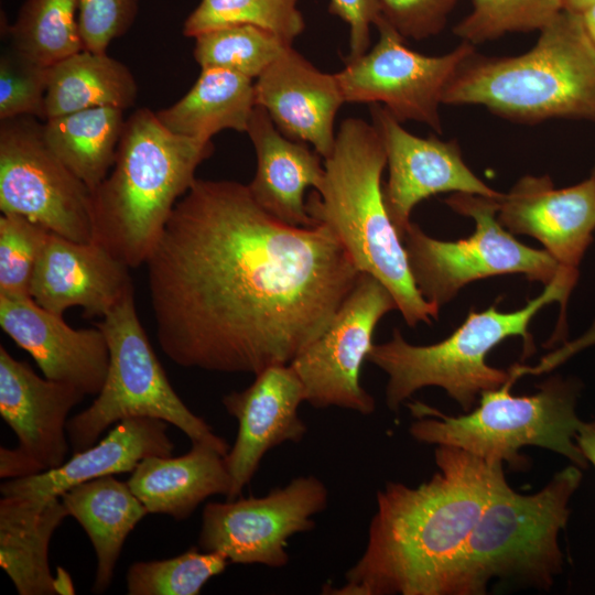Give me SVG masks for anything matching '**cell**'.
<instances>
[{
	"label": "cell",
	"mask_w": 595,
	"mask_h": 595,
	"mask_svg": "<svg viewBox=\"0 0 595 595\" xmlns=\"http://www.w3.org/2000/svg\"><path fill=\"white\" fill-rule=\"evenodd\" d=\"M158 343L176 365L257 375L328 326L360 271L324 224L266 212L248 185L196 178L145 262Z\"/></svg>",
	"instance_id": "1"
},
{
	"label": "cell",
	"mask_w": 595,
	"mask_h": 595,
	"mask_svg": "<svg viewBox=\"0 0 595 595\" xmlns=\"http://www.w3.org/2000/svg\"><path fill=\"white\" fill-rule=\"evenodd\" d=\"M437 472L377 493L365 551L331 595H444L448 576L486 504L506 480L504 464L437 445Z\"/></svg>",
	"instance_id": "2"
},
{
	"label": "cell",
	"mask_w": 595,
	"mask_h": 595,
	"mask_svg": "<svg viewBox=\"0 0 595 595\" xmlns=\"http://www.w3.org/2000/svg\"><path fill=\"white\" fill-rule=\"evenodd\" d=\"M386 166L385 145L372 122L346 118L324 159L323 181L307 196L306 210L315 225L336 234L360 272L389 290L408 326L431 324L440 309L419 292L387 212L381 183Z\"/></svg>",
	"instance_id": "3"
},
{
	"label": "cell",
	"mask_w": 595,
	"mask_h": 595,
	"mask_svg": "<svg viewBox=\"0 0 595 595\" xmlns=\"http://www.w3.org/2000/svg\"><path fill=\"white\" fill-rule=\"evenodd\" d=\"M212 140L170 131L156 112L140 108L126 119L116 161L91 192L93 241L129 268L145 264Z\"/></svg>",
	"instance_id": "4"
},
{
	"label": "cell",
	"mask_w": 595,
	"mask_h": 595,
	"mask_svg": "<svg viewBox=\"0 0 595 595\" xmlns=\"http://www.w3.org/2000/svg\"><path fill=\"white\" fill-rule=\"evenodd\" d=\"M442 102L480 105L523 123L551 118L595 122V45L581 14L562 10L523 54L473 52L458 66Z\"/></svg>",
	"instance_id": "5"
},
{
	"label": "cell",
	"mask_w": 595,
	"mask_h": 595,
	"mask_svg": "<svg viewBox=\"0 0 595 595\" xmlns=\"http://www.w3.org/2000/svg\"><path fill=\"white\" fill-rule=\"evenodd\" d=\"M582 477L571 464L530 495L501 483L456 559L444 595L485 594L493 578L548 589L563 569L559 534Z\"/></svg>",
	"instance_id": "6"
},
{
	"label": "cell",
	"mask_w": 595,
	"mask_h": 595,
	"mask_svg": "<svg viewBox=\"0 0 595 595\" xmlns=\"http://www.w3.org/2000/svg\"><path fill=\"white\" fill-rule=\"evenodd\" d=\"M526 369L512 368L500 387L480 393L478 405L462 415H447L425 403H408L419 420L409 428L421 443L462 448L487 463H507L524 469L520 455L527 445L555 452L584 469L587 461L575 437L582 420L576 414L581 385L575 379L555 376L545 380L531 396H513V381Z\"/></svg>",
	"instance_id": "7"
},
{
	"label": "cell",
	"mask_w": 595,
	"mask_h": 595,
	"mask_svg": "<svg viewBox=\"0 0 595 595\" xmlns=\"http://www.w3.org/2000/svg\"><path fill=\"white\" fill-rule=\"evenodd\" d=\"M574 285L560 274L519 310L500 312L491 305L482 312L472 311L447 338L431 345H412L394 328L391 338L372 345L367 357L388 376L387 407L397 411L418 390L440 387L464 412H469L482 392L502 386L511 375V370L489 366L488 353L506 338L520 336L524 354L531 355L532 318L552 302H559L563 310Z\"/></svg>",
	"instance_id": "8"
},
{
	"label": "cell",
	"mask_w": 595,
	"mask_h": 595,
	"mask_svg": "<svg viewBox=\"0 0 595 595\" xmlns=\"http://www.w3.org/2000/svg\"><path fill=\"white\" fill-rule=\"evenodd\" d=\"M96 326L109 349L105 383L93 403L67 421L74 451H84L113 423L133 416L155 418L175 425L192 443H203L227 455L230 447L210 425L193 413L169 382L142 327L134 291L127 294Z\"/></svg>",
	"instance_id": "9"
},
{
	"label": "cell",
	"mask_w": 595,
	"mask_h": 595,
	"mask_svg": "<svg viewBox=\"0 0 595 595\" xmlns=\"http://www.w3.org/2000/svg\"><path fill=\"white\" fill-rule=\"evenodd\" d=\"M499 198L453 193L445 199L454 212L474 220L475 230L465 239L439 240L412 221L401 236L419 292L439 309L477 280L521 273L547 285L565 273L544 249L523 245L499 223Z\"/></svg>",
	"instance_id": "10"
},
{
	"label": "cell",
	"mask_w": 595,
	"mask_h": 595,
	"mask_svg": "<svg viewBox=\"0 0 595 595\" xmlns=\"http://www.w3.org/2000/svg\"><path fill=\"white\" fill-rule=\"evenodd\" d=\"M0 209L93 241L91 191L48 148L34 117L0 120Z\"/></svg>",
	"instance_id": "11"
},
{
	"label": "cell",
	"mask_w": 595,
	"mask_h": 595,
	"mask_svg": "<svg viewBox=\"0 0 595 595\" xmlns=\"http://www.w3.org/2000/svg\"><path fill=\"white\" fill-rule=\"evenodd\" d=\"M379 39L360 57L345 62L336 78L345 102L379 104L398 121H415L443 132V94L475 45L463 42L443 55L411 50L405 39L381 15Z\"/></svg>",
	"instance_id": "12"
},
{
	"label": "cell",
	"mask_w": 595,
	"mask_h": 595,
	"mask_svg": "<svg viewBox=\"0 0 595 595\" xmlns=\"http://www.w3.org/2000/svg\"><path fill=\"white\" fill-rule=\"evenodd\" d=\"M327 502L326 486L312 475L295 477L262 497L208 502L203 509L198 547L221 553L229 563L285 566L289 539L313 530V517Z\"/></svg>",
	"instance_id": "13"
},
{
	"label": "cell",
	"mask_w": 595,
	"mask_h": 595,
	"mask_svg": "<svg viewBox=\"0 0 595 595\" xmlns=\"http://www.w3.org/2000/svg\"><path fill=\"white\" fill-rule=\"evenodd\" d=\"M392 310L397 304L389 290L360 272L325 331L290 364L303 383L306 402L363 415L375 411V399L360 383V370L378 322Z\"/></svg>",
	"instance_id": "14"
},
{
	"label": "cell",
	"mask_w": 595,
	"mask_h": 595,
	"mask_svg": "<svg viewBox=\"0 0 595 595\" xmlns=\"http://www.w3.org/2000/svg\"><path fill=\"white\" fill-rule=\"evenodd\" d=\"M84 392L42 378L0 345V415L18 437L0 450V477L21 478L61 466L67 458V416Z\"/></svg>",
	"instance_id": "15"
},
{
	"label": "cell",
	"mask_w": 595,
	"mask_h": 595,
	"mask_svg": "<svg viewBox=\"0 0 595 595\" xmlns=\"http://www.w3.org/2000/svg\"><path fill=\"white\" fill-rule=\"evenodd\" d=\"M371 122L387 154L389 176L382 185L387 212L400 238L413 208L440 193H467L499 198L502 193L483 182L464 162L455 140L415 136L383 106H370Z\"/></svg>",
	"instance_id": "16"
},
{
	"label": "cell",
	"mask_w": 595,
	"mask_h": 595,
	"mask_svg": "<svg viewBox=\"0 0 595 595\" xmlns=\"http://www.w3.org/2000/svg\"><path fill=\"white\" fill-rule=\"evenodd\" d=\"M303 401V383L290 364L267 367L249 387L223 397L225 410L238 421L235 444L225 456L231 479L226 499L241 495L268 451L303 440L307 431L299 415Z\"/></svg>",
	"instance_id": "17"
},
{
	"label": "cell",
	"mask_w": 595,
	"mask_h": 595,
	"mask_svg": "<svg viewBox=\"0 0 595 595\" xmlns=\"http://www.w3.org/2000/svg\"><path fill=\"white\" fill-rule=\"evenodd\" d=\"M497 218L512 235H528L567 274L578 267L595 230V177L556 188L548 175L521 177L499 198Z\"/></svg>",
	"instance_id": "18"
},
{
	"label": "cell",
	"mask_w": 595,
	"mask_h": 595,
	"mask_svg": "<svg viewBox=\"0 0 595 595\" xmlns=\"http://www.w3.org/2000/svg\"><path fill=\"white\" fill-rule=\"evenodd\" d=\"M0 327L34 359L47 379L97 396L107 377L109 349L97 327L73 328L31 296L0 295Z\"/></svg>",
	"instance_id": "19"
},
{
	"label": "cell",
	"mask_w": 595,
	"mask_h": 595,
	"mask_svg": "<svg viewBox=\"0 0 595 595\" xmlns=\"http://www.w3.org/2000/svg\"><path fill=\"white\" fill-rule=\"evenodd\" d=\"M130 268L100 245L50 232L33 273L30 294L43 309L63 316L80 307L102 318L133 292Z\"/></svg>",
	"instance_id": "20"
},
{
	"label": "cell",
	"mask_w": 595,
	"mask_h": 595,
	"mask_svg": "<svg viewBox=\"0 0 595 595\" xmlns=\"http://www.w3.org/2000/svg\"><path fill=\"white\" fill-rule=\"evenodd\" d=\"M255 96L283 136L329 155L345 104L335 74L321 72L291 45L256 79Z\"/></svg>",
	"instance_id": "21"
},
{
	"label": "cell",
	"mask_w": 595,
	"mask_h": 595,
	"mask_svg": "<svg viewBox=\"0 0 595 595\" xmlns=\"http://www.w3.org/2000/svg\"><path fill=\"white\" fill-rule=\"evenodd\" d=\"M169 423L148 416L121 420L100 441L76 452L57 468L32 476L13 478L0 486L1 495L34 502L58 498L82 483L108 475L132 473L148 456H171L174 444L167 435Z\"/></svg>",
	"instance_id": "22"
},
{
	"label": "cell",
	"mask_w": 595,
	"mask_h": 595,
	"mask_svg": "<svg viewBox=\"0 0 595 595\" xmlns=\"http://www.w3.org/2000/svg\"><path fill=\"white\" fill-rule=\"evenodd\" d=\"M257 156L248 188L255 201L277 219L299 227L314 226L305 192L324 177V159L306 143L283 136L267 110L256 106L247 129Z\"/></svg>",
	"instance_id": "23"
},
{
	"label": "cell",
	"mask_w": 595,
	"mask_h": 595,
	"mask_svg": "<svg viewBox=\"0 0 595 595\" xmlns=\"http://www.w3.org/2000/svg\"><path fill=\"white\" fill-rule=\"evenodd\" d=\"M128 485L149 513L188 518L207 498H227L231 479L225 455L203 443H192L181 456H148L131 473Z\"/></svg>",
	"instance_id": "24"
},
{
	"label": "cell",
	"mask_w": 595,
	"mask_h": 595,
	"mask_svg": "<svg viewBox=\"0 0 595 595\" xmlns=\"http://www.w3.org/2000/svg\"><path fill=\"white\" fill-rule=\"evenodd\" d=\"M68 513L60 497L45 502L4 497L0 500V566L20 595L58 594L50 569L54 531Z\"/></svg>",
	"instance_id": "25"
},
{
	"label": "cell",
	"mask_w": 595,
	"mask_h": 595,
	"mask_svg": "<svg viewBox=\"0 0 595 595\" xmlns=\"http://www.w3.org/2000/svg\"><path fill=\"white\" fill-rule=\"evenodd\" d=\"M113 476L82 483L60 496L68 516L83 527L95 550L94 593L109 587L126 539L149 513L128 483Z\"/></svg>",
	"instance_id": "26"
},
{
	"label": "cell",
	"mask_w": 595,
	"mask_h": 595,
	"mask_svg": "<svg viewBox=\"0 0 595 595\" xmlns=\"http://www.w3.org/2000/svg\"><path fill=\"white\" fill-rule=\"evenodd\" d=\"M256 106L253 79L227 69L202 68L192 88L156 116L176 134L212 140L223 130L247 132Z\"/></svg>",
	"instance_id": "27"
},
{
	"label": "cell",
	"mask_w": 595,
	"mask_h": 595,
	"mask_svg": "<svg viewBox=\"0 0 595 595\" xmlns=\"http://www.w3.org/2000/svg\"><path fill=\"white\" fill-rule=\"evenodd\" d=\"M137 95V82L123 63L84 48L51 66L45 120L96 107L126 110Z\"/></svg>",
	"instance_id": "28"
},
{
	"label": "cell",
	"mask_w": 595,
	"mask_h": 595,
	"mask_svg": "<svg viewBox=\"0 0 595 595\" xmlns=\"http://www.w3.org/2000/svg\"><path fill=\"white\" fill-rule=\"evenodd\" d=\"M123 111L116 107L88 108L43 123L48 148L91 192L116 161L126 122Z\"/></svg>",
	"instance_id": "29"
},
{
	"label": "cell",
	"mask_w": 595,
	"mask_h": 595,
	"mask_svg": "<svg viewBox=\"0 0 595 595\" xmlns=\"http://www.w3.org/2000/svg\"><path fill=\"white\" fill-rule=\"evenodd\" d=\"M9 36L12 47L45 66L80 52L77 0H25Z\"/></svg>",
	"instance_id": "30"
},
{
	"label": "cell",
	"mask_w": 595,
	"mask_h": 595,
	"mask_svg": "<svg viewBox=\"0 0 595 595\" xmlns=\"http://www.w3.org/2000/svg\"><path fill=\"white\" fill-rule=\"evenodd\" d=\"M194 58L201 68H221L257 79L292 44L248 24L230 25L197 35Z\"/></svg>",
	"instance_id": "31"
},
{
	"label": "cell",
	"mask_w": 595,
	"mask_h": 595,
	"mask_svg": "<svg viewBox=\"0 0 595 595\" xmlns=\"http://www.w3.org/2000/svg\"><path fill=\"white\" fill-rule=\"evenodd\" d=\"M299 0H201L184 21L188 37L218 28L248 24L264 29L292 44L305 30Z\"/></svg>",
	"instance_id": "32"
},
{
	"label": "cell",
	"mask_w": 595,
	"mask_h": 595,
	"mask_svg": "<svg viewBox=\"0 0 595 595\" xmlns=\"http://www.w3.org/2000/svg\"><path fill=\"white\" fill-rule=\"evenodd\" d=\"M229 561L219 552L192 547L165 560L139 561L127 571L129 595H197Z\"/></svg>",
	"instance_id": "33"
},
{
	"label": "cell",
	"mask_w": 595,
	"mask_h": 595,
	"mask_svg": "<svg viewBox=\"0 0 595 595\" xmlns=\"http://www.w3.org/2000/svg\"><path fill=\"white\" fill-rule=\"evenodd\" d=\"M563 10L561 0H472V10L454 28L473 45L507 33L541 31Z\"/></svg>",
	"instance_id": "34"
},
{
	"label": "cell",
	"mask_w": 595,
	"mask_h": 595,
	"mask_svg": "<svg viewBox=\"0 0 595 595\" xmlns=\"http://www.w3.org/2000/svg\"><path fill=\"white\" fill-rule=\"evenodd\" d=\"M51 231L14 215L0 217V295L31 296L36 262Z\"/></svg>",
	"instance_id": "35"
},
{
	"label": "cell",
	"mask_w": 595,
	"mask_h": 595,
	"mask_svg": "<svg viewBox=\"0 0 595 595\" xmlns=\"http://www.w3.org/2000/svg\"><path fill=\"white\" fill-rule=\"evenodd\" d=\"M50 69L12 46L1 54L0 120L21 116L45 120Z\"/></svg>",
	"instance_id": "36"
},
{
	"label": "cell",
	"mask_w": 595,
	"mask_h": 595,
	"mask_svg": "<svg viewBox=\"0 0 595 595\" xmlns=\"http://www.w3.org/2000/svg\"><path fill=\"white\" fill-rule=\"evenodd\" d=\"M78 25L85 50L106 52L138 14L139 0H77Z\"/></svg>",
	"instance_id": "37"
},
{
	"label": "cell",
	"mask_w": 595,
	"mask_h": 595,
	"mask_svg": "<svg viewBox=\"0 0 595 595\" xmlns=\"http://www.w3.org/2000/svg\"><path fill=\"white\" fill-rule=\"evenodd\" d=\"M459 0H379L382 17L407 40L439 34Z\"/></svg>",
	"instance_id": "38"
},
{
	"label": "cell",
	"mask_w": 595,
	"mask_h": 595,
	"mask_svg": "<svg viewBox=\"0 0 595 595\" xmlns=\"http://www.w3.org/2000/svg\"><path fill=\"white\" fill-rule=\"evenodd\" d=\"M328 11L348 25V54L344 62L364 55L370 47L371 26L382 15L379 0H329Z\"/></svg>",
	"instance_id": "39"
},
{
	"label": "cell",
	"mask_w": 595,
	"mask_h": 595,
	"mask_svg": "<svg viewBox=\"0 0 595 595\" xmlns=\"http://www.w3.org/2000/svg\"><path fill=\"white\" fill-rule=\"evenodd\" d=\"M575 442L587 463L595 467V422H582Z\"/></svg>",
	"instance_id": "40"
},
{
	"label": "cell",
	"mask_w": 595,
	"mask_h": 595,
	"mask_svg": "<svg viewBox=\"0 0 595 595\" xmlns=\"http://www.w3.org/2000/svg\"><path fill=\"white\" fill-rule=\"evenodd\" d=\"M581 18L585 30L595 45V1L592 2L584 11L581 13Z\"/></svg>",
	"instance_id": "41"
},
{
	"label": "cell",
	"mask_w": 595,
	"mask_h": 595,
	"mask_svg": "<svg viewBox=\"0 0 595 595\" xmlns=\"http://www.w3.org/2000/svg\"><path fill=\"white\" fill-rule=\"evenodd\" d=\"M58 570H60V573L56 576L58 594H62V595H64V594H74L75 588L73 586V583H72V580H71L69 575L64 570H62V569H58Z\"/></svg>",
	"instance_id": "42"
},
{
	"label": "cell",
	"mask_w": 595,
	"mask_h": 595,
	"mask_svg": "<svg viewBox=\"0 0 595 595\" xmlns=\"http://www.w3.org/2000/svg\"><path fill=\"white\" fill-rule=\"evenodd\" d=\"M563 10L575 13L584 11L595 0H561Z\"/></svg>",
	"instance_id": "43"
},
{
	"label": "cell",
	"mask_w": 595,
	"mask_h": 595,
	"mask_svg": "<svg viewBox=\"0 0 595 595\" xmlns=\"http://www.w3.org/2000/svg\"><path fill=\"white\" fill-rule=\"evenodd\" d=\"M592 176L595 177V164H594V167H593Z\"/></svg>",
	"instance_id": "44"
}]
</instances>
